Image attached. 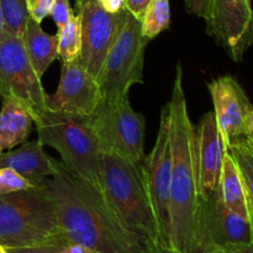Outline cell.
<instances>
[{
    "label": "cell",
    "instance_id": "cell-21",
    "mask_svg": "<svg viewBox=\"0 0 253 253\" xmlns=\"http://www.w3.org/2000/svg\"><path fill=\"white\" fill-rule=\"evenodd\" d=\"M170 25L169 0H151L142 20L143 37L150 41L157 37L161 32L167 30Z\"/></svg>",
    "mask_w": 253,
    "mask_h": 253
},
{
    "label": "cell",
    "instance_id": "cell-36",
    "mask_svg": "<svg viewBox=\"0 0 253 253\" xmlns=\"http://www.w3.org/2000/svg\"><path fill=\"white\" fill-rule=\"evenodd\" d=\"M0 253H7V250L4 246H1V245H0Z\"/></svg>",
    "mask_w": 253,
    "mask_h": 253
},
{
    "label": "cell",
    "instance_id": "cell-17",
    "mask_svg": "<svg viewBox=\"0 0 253 253\" xmlns=\"http://www.w3.org/2000/svg\"><path fill=\"white\" fill-rule=\"evenodd\" d=\"M22 42L35 72L42 78L47 68L58 58V37L44 32L41 24L29 17Z\"/></svg>",
    "mask_w": 253,
    "mask_h": 253
},
{
    "label": "cell",
    "instance_id": "cell-26",
    "mask_svg": "<svg viewBox=\"0 0 253 253\" xmlns=\"http://www.w3.org/2000/svg\"><path fill=\"white\" fill-rule=\"evenodd\" d=\"M73 14L74 11L72 9L69 0H56L53 6H52L49 16L53 19L57 29L59 30L69 21V19H71Z\"/></svg>",
    "mask_w": 253,
    "mask_h": 253
},
{
    "label": "cell",
    "instance_id": "cell-31",
    "mask_svg": "<svg viewBox=\"0 0 253 253\" xmlns=\"http://www.w3.org/2000/svg\"><path fill=\"white\" fill-rule=\"evenodd\" d=\"M98 1L100 6L110 14H118L126 10L125 0H98Z\"/></svg>",
    "mask_w": 253,
    "mask_h": 253
},
{
    "label": "cell",
    "instance_id": "cell-34",
    "mask_svg": "<svg viewBox=\"0 0 253 253\" xmlns=\"http://www.w3.org/2000/svg\"><path fill=\"white\" fill-rule=\"evenodd\" d=\"M246 140L249 141V143L251 145L253 150V111L250 114L249 123H247V133H246Z\"/></svg>",
    "mask_w": 253,
    "mask_h": 253
},
{
    "label": "cell",
    "instance_id": "cell-24",
    "mask_svg": "<svg viewBox=\"0 0 253 253\" xmlns=\"http://www.w3.org/2000/svg\"><path fill=\"white\" fill-rule=\"evenodd\" d=\"M34 187L31 182L24 175L11 168H0V195L20 192Z\"/></svg>",
    "mask_w": 253,
    "mask_h": 253
},
{
    "label": "cell",
    "instance_id": "cell-14",
    "mask_svg": "<svg viewBox=\"0 0 253 253\" xmlns=\"http://www.w3.org/2000/svg\"><path fill=\"white\" fill-rule=\"evenodd\" d=\"M62 63L58 88L53 94H47V109L84 116L94 114L101 101L96 78L84 68L79 57Z\"/></svg>",
    "mask_w": 253,
    "mask_h": 253
},
{
    "label": "cell",
    "instance_id": "cell-33",
    "mask_svg": "<svg viewBox=\"0 0 253 253\" xmlns=\"http://www.w3.org/2000/svg\"><path fill=\"white\" fill-rule=\"evenodd\" d=\"M59 253H95L88 247L83 246L79 244H73V242H64L59 247Z\"/></svg>",
    "mask_w": 253,
    "mask_h": 253
},
{
    "label": "cell",
    "instance_id": "cell-20",
    "mask_svg": "<svg viewBox=\"0 0 253 253\" xmlns=\"http://www.w3.org/2000/svg\"><path fill=\"white\" fill-rule=\"evenodd\" d=\"M226 151L236 161L239 169L244 179L245 192H246L247 210H249V220L252 230L253 242V150L246 137L237 140L232 143Z\"/></svg>",
    "mask_w": 253,
    "mask_h": 253
},
{
    "label": "cell",
    "instance_id": "cell-1",
    "mask_svg": "<svg viewBox=\"0 0 253 253\" xmlns=\"http://www.w3.org/2000/svg\"><path fill=\"white\" fill-rule=\"evenodd\" d=\"M61 234L68 242L95 253H145L106 204L104 195L72 174L54 160V172L46 179Z\"/></svg>",
    "mask_w": 253,
    "mask_h": 253
},
{
    "label": "cell",
    "instance_id": "cell-23",
    "mask_svg": "<svg viewBox=\"0 0 253 253\" xmlns=\"http://www.w3.org/2000/svg\"><path fill=\"white\" fill-rule=\"evenodd\" d=\"M0 11L5 34L22 37L30 17L26 0H0Z\"/></svg>",
    "mask_w": 253,
    "mask_h": 253
},
{
    "label": "cell",
    "instance_id": "cell-2",
    "mask_svg": "<svg viewBox=\"0 0 253 253\" xmlns=\"http://www.w3.org/2000/svg\"><path fill=\"white\" fill-rule=\"evenodd\" d=\"M170 225L167 252H179L192 242L197 226L198 128L190 121L187 108L183 68L177 64L170 100Z\"/></svg>",
    "mask_w": 253,
    "mask_h": 253
},
{
    "label": "cell",
    "instance_id": "cell-8",
    "mask_svg": "<svg viewBox=\"0 0 253 253\" xmlns=\"http://www.w3.org/2000/svg\"><path fill=\"white\" fill-rule=\"evenodd\" d=\"M0 98L26 109L35 121L47 111V93L25 51L22 37L0 39Z\"/></svg>",
    "mask_w": 253,
    "mask_h": 253
},
{
    "label": "cell",
    "instance_id": "cell-32",
    "mask_svg": "<svg viewBox=\"0 0 253 253\" xmlns=\"http://www.w3.org/2000/svg\"><path fill=\"white\" fill-rule=\"evenodd\" d=\"M221 253H253V242H241L222 247Z\"/></svg>",
    "mask_w": 253,
    "mask_h": 253
},
{
    "label": "cell",
    "instance_id": "cell-6",
    "mask_svg": "<svg viewBox=\"0 0 253 253\" xmlns=\"http://www.w3.org/2000/svg\"><path fill=\"white\" fill-rule=\"evenodd\" d=\"M148 40L143 37L141 20L127 11L125 22L109 49L96 76L101 100L128 98L133 84H143L145 51Z\"/></svg>",
    "mask_w": 253,
    "mask_h": 253
},
{
    "label": "cell",
    "instance_id": "cell-11",
    "mask_svg": "<svg viewBox=\"0 0 253 253\" xmlns=\"http://www.w3.org/2000/svg\"><path fill=\"white\" fill-rule=\"evenodd\" d=\"M207 31L235 62L253 46V10L247 0H210Z\"/></svg>",
    "mask_w": 253,
    "mask_h": 253
},
{
    "label": "cell",
    "instance_id": "cell-3",
    "mask_svg": "<svg viewBox=\"0 0 253 253\" xmlns=\"http://www.w3.org/2000/svg\"><path fill=\"white\" fill-rule=\"evenodd\" d=\"M101 182L106 204L145 253H163L146 190L141 166L111 152H103Z\"/></svg>",
    "mask_w": 253,
    "mask_h": 253
},
{
    "label": "cell",
    "instance_id": "cell-22",
    "mask_svg": "<svg viewBox=\"0 0 253 253\" xmlns=\"http://www.w3.org/2000/svg\"><path fill=\"white\" fill-rule=\"evenodd\" d=\"M58 58L69 62L78 58L82 51V26L78 15L73 14L69 21L58 30Z\"/></svg>",
    "mask_w": 253,
    "mask_h": 253
},
{
    "label": "cell",
    "instance_id": "cell-19",
    "mask_svg": "<svg viewBox=\"0 0 253 253\" xmlns=\"http://www.w3.org/2000/svg\"><path fill=\"white\" fill-rule=\"evenodd\" d=\"M217 190L226 207L249 219L244 179L236 161L229 151H225Z\"/></svg>",
    "mask_w": 253,
    "mask_h": 253
},
{
    "label": "cell",
    "instance_id": "cell-38",
    "mask_svg": "<svg viewBox=\"0 0 253 253\" xmlns=\"http://www.w3.org/2000/svg\"><path fill=\"white\" fill-rule=\"evenodd\" d=\"M247 1H250V2H251V0H247Z\"/></svg>",
    "mask_w": 253,
    "mask_h": 253
},
{
    "label": "cell",
    "instance_id": "cell-25",
    "mask_svg": "<svg viewBox=\"0 0 253 253\" xmlns=\"http://www.w3.org/2000/svg\"><path fill=\"white\" fill-rule=\"evenodd\" d=\"M54 1L56 0H26V9L29 16L41 24L51 14Z\"/></svg>",
    "mask_w": 253,
    "mask_h": 253
},
{
    "label": "cell",
    "instance_id": "cell-12",
    "mask_svg": "<svg viewBox=\"0 0 253 253\" xmlns=\"http://www.w3.org/2000/svg\"><path fill=\"white\" fill-rule=\"evenodd\" d=\"M194 237L221 250L227 245L252 242V230L250 220L226 207L216 189L207 200H199Z\"/></svg>",
    "mask_w": 253,
    "mask_h": 253
},
{
    "label": "cell",
    "instance_id": "cell-4",
    "mask_svg": "<svg viewBox=\"0 0 253 253\" xmlns=\"http://www.w3.org/2000/svg\"><path fill=\"white\" fill-rule=\"evenodd\" d=\"M35 125L42 145L54 148L72 174L103 194V150L91 123V115L58 113L47 109L35 121Z\"/></svg>",
    "mask_w": 253,
    "mask_h": 253
},
{
    "label": "cell",
    "instance_id": "cell-7",
    "mask_svg": "<svg viewBox=\"0 0 253 253\" xmlns=\"http://www.w3.org/2000/svg\"><path fill=\"white\" fill-rule=\"evenodd\" d=\"M91 123L103 152H111L135 165L145 160V118L132 109L128 98L101 100Z\"/></svg>",
    "mask_w": 253,
    "mask_h": 253
},
{
    "label": "cell",
    "instance_id": "cell-16",
    "mask_svg": "<svg viewBox=\"0 0 253 253\" xmlns=\"http://www.w3.org/2000/svg\"><path fill=\"white\" fill-rule=\"evenodd\" d=\"M16 170L34 185H40L54 172V160L43 150L40 140L24 143L16 150L0 153V168Z\"/></svg>",
    "mask_w": 253,
    "mask_h": 253
},
{
    "label": "cell",
    "instance_id": "cell-15",
    "mask_svg": "<svg viewBox=\"0 0 253 253\" xmlns=\"http://www.w3.org/2000/svg\"><path fill=\"white\" fill-rule=\"evenodd\" d=\"M225 147L214 113H207L198 128V193L207 200L216 192L221 174Z\"/></svg>",
    "mask_w": 253,
    "mask_h": 253
},
{
    "label": "cell",
    "instance_id": "cell-9",
    "mask_svg": "<svg viewBox=\"0 0 253 253\" xmlns=\"http://www.w3.org/2000/svg\"><path fill=\"white\" fill-rule=\"evenodd\" d=\"M170 138L169 111L166 104L161 113L160 130L152 151L141 163V172L152 208L162 252H167L170 225Z\"/></svg>",
    "mask_w": 253,
    "mask_h": 253
},
{
    "label": "cell",
    "instance_id": "cell-29",
    "mask_svg": "<svg viewBox=\"0 0 253 253\" xmlns=\"http://www.w3.org/2000/svg\"><path fill=\"white\" fill-rule=\"evenodd\" d=\"M151 0H125V7L136 19L142 20Z\"/></svg>",
    "mask_w": 253,
    "mask_h": 253
},
{
    "label": "cell",
    "instance_id": "cell-35",
    "mask_svg": "<svg viewBox=\"0 0 253 253\" xmlns=\"http://www.w3.org/2000/svg\"><path fill=\"white\" fill-rule=\"evenodd\" d=\"M5 35L4 32V26H2V19H1V11H0V39Z\"/></svg>",
    "mask_w": 253,
    "mask_h": 253
},
{
    "label": "cell",
    "instance_id": "cell-13",
    "mask_svg": "<svg viewBox=\"0 0 253 253\" xmlns=\"http://www.w3.org/2000/svg\"><path fill=\"white\" fill-rule=\"evenodd\" d=\"M208 89L214 104V116L225 150L246 137L253 106L241 84L231 76L212 79Z\"/></svg>",
    "mask_w": 253,
    "mask_h": 253
},
{
    "label": "cell",
    "instance_id": "cell-30",
    "mask_svg": "<svg viewBox=\"0 0 253 253\" xmlns=\"http://www.w3.org/2000/svg\"><path fill=\"white\" fill-rule=\"evenodd\" d=\"M220 250H216L214 249V247L208 246V245L203 244L202 241H199V240H197L194 237V239L192 240V242H190L189 246H188L185 250H183V251L165 252V253H217Z\"/></svg>",
    "mask_w": 253,
    "mask_h": 253
},
{
    "label": "cell",
    "instance_id": "cell-37",
    "mask_svg": "<svg viewBox=\"0 0 253 253\" xmlns=\"http://www.w3.org/2000/svg\"><path fill=\"white\" fill-rule=\"evenodd\" d=\"M217 253H221V250H220V251H219V252H217Z\"/></svg>",
    "mask_w": 253,
    "mask_h": 253
},
{
    "label": "cell",
    "instance_id": "cell-27",
    "mask_svg": "<svg viewBox=\"0 0 253 253\" xmlns=\"http://www.w3.org/2000/svg\"><path fill=\"white\" fill-rule=\"evenodd\" d=\"M185 9L189 14L197 15L198 17L207 20L209 15L210 0H184Z\"/></svg>",
    "mask_w": 253,
    "mask_h": 253
},
{
    "label": "cell",
    "instance_id": "cell-5",
    "mask_svg": "<svg viewBox=\"0 0 253 253\" xmlns=\"http://www.w3.org/2000/svg\"><path fill=\"white\" fill-rule=\"evenodd\" d=\"M46 179L29 189L0 195V245L6 250L67 241L57 224Z\"/></svg>",
    "mask_w": 253,
    "mask_h": 253
},
{
    "label": "cell",
    "instance_id": "cell-28",
    "mask_svg": "<svg viewBox=\"0 0 253 253\" xmlns=\"http://www.w3.org/2000/svg\"><path fill=\"white\" fill-rule=\"evenodd\" d=\"M67 241L56 242V244L42 245L36 247H26V249H9L7 253H59V247Z\"/></svg>",
    "mask_w": 253,
    "mask_h": 253
},
{
    "label": "cell",
    "instance_id": "cell-18",
    "mask_svg": "<svg viewBox=\"0 0 253 253\" xmlns=\"http://www.w3.org/2000/svg\"><path fill=\"white\" fill-rule=\"evenodd\" d=\"M34 119L17 103L2 100L0 110V153L24 142L31 132Z\"/></svg>",
    "mask_w": 253,
    "mask_h": 253
},
{
    "label": "cell",
    "instance_id": "cell-10",
    "mask_svg": "<svg viewBox=\"0 0 253 253\" xmlns=\"http://www.w3.org/2000/svg\"><path fill=\"white\" fill-rule=\"evenodd\" d=\"M76 7L82 26L79 61L96 78L109 49L125 22L127 10L110 14L100 6L98 0H76Z\"/></svg>",
    "mask_w": 253,
    "mask_h": 253
}]
</instances>
